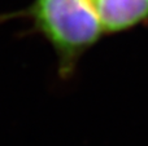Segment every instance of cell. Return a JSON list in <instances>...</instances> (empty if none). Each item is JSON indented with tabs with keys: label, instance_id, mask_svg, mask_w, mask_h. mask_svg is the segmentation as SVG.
I'll return each mask as SVG.
<instances>
[{
	"label": "cell",
	"instance_id": "obj_1",
	"mask_svg": "<svg viewBox=\"0 0 148 146\" xmlns=\"http://www.w3.org/2000/svg\"><path fill=\"white\" fill-rule=\"evenodd\" d=\"M14 16L30 21L33 30L51 45L59 76L64 80L72 76L82 57L105 35L87 0H33Z\"/></svg>",
	"mask_w": 148,
	"mask_h": 146
},
{
	"label": "cell",
	"instance_id": "obj_2",
	"mask_svg": "<svg viewBox=\"0 0 148 146\" xmlns=\"http://www.w3.org/2000/svg\"><path fill=\"white\" fill-rule=\"evenodd\" d=\"M105 35L129 31L148 21V0H91Z\"/></svg>",
	"mask_w": 148,
	"mask_h": 146
},
{
	"label": "cell",
	"instance_id": "obj_3",
	"mask_svg": "<svg viewBox=\"0 0 148 146\" xmlns=\"http://www.w3.org/2000/svg\"><path fill=\"white\" fill-rule=\"evenodd\" d=\"M87 1H88V3H90V1H91V0H87Z\"/></svg>",
	"mask_w": 148,
	"mask_h": 146
}]
</instances>
